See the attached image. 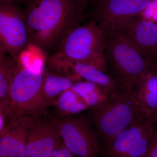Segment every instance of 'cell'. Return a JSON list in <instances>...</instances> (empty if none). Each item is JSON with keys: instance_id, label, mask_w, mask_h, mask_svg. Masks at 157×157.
Segmentation results:
<instances>
[{"instance_id": "cell-15", "label": "cell", "mask_w": 157, "mask_h": 157, "mask_svg": "<svg viewBox=\"0 0 157 157\" xmlns=\"http://www.w3.org/2000/svg\"><path fill=\"white\" fill-rule=\"evenodd\" d=\"M133 93L147 115L157 118V70L154 69L144 76Z\"/></svg>"}, {"instance_id": "cell-11", "label": "cell", "mask_w": 157, "mask_h": 157, "mask_svg": "<svg viewBox=\"0 0 157 157\" xmlns=\"http://www.w3.org/2000/svg\"><path fill=\"white\" fill-rule=\"evenodd\" d=\"M62 141L57 120L47 116L35 119L29 132L25 157H48Z\"/></svg>"}, {"instance_id": "cell-13", "label": "cell", "mask_w": 157, "mask_h": 157, "mask_svg": "<svg viewBox=\"0 0 157 157\" xmlns=\"http://www.w3.org/2000/svg\"><path fill=\"white\" fill-rule=\"evenodd\" d=\"M48 67L84 78L86 81L103 87L111 95L126 91L117 79L91 65L78 62H61L48 65Z\"/></svg>"}, {"instance_id": "cell-25", "label": "cell", "mask_w": 157, "mask_h": 157, "mask_svg": "<svg viewBox=\"0 0 157 157\" xmlns=\"http://www.w3.org/2000/svg\"></svg>"}, {"instance_id": "cell-7", "label": "cell", "mask_w": 157, "mask_h": 157, "mask_svg": "<svg viewBox=\"0 0 157 157\" xmlns=\"http://www.w3.org/2000/svg\"><path fill=\"white\" fill-rule=\"evenodd\" d=\"M156 119L147 118L124 130L100 151V156L146 157L154 134Z\"/></svg>"}, {"instance_id": "cell-2", "label": "cell", "mask_w": 157, "mask_h": 157, "mask_svg": "<svg viewBox=\"0 0 157 157\" xmlns=\"http://www.w3.org/2000/svg\"><path fill=\"white\" fill-rule=\"evenodd\" d=\"M46 58L42 51L30 45L16 60L10 90L12 121L47 116L48 105L43 91Z\"/></svg>"}, {"instance_id": "cell-1", "label": "cell", "mask_w": 157, "mask_h": 157, "mask_svg": "<svg viewBox=\"0 0 157 157\" xmlns=\"http://www.w3.org/2000/svg\"><path fill=\"white\" fill-rule=\"evenodd\" d=\"M89 0H24L30 45L46 54L56 50L85 17Z\"/></svg>"}, {"instance_id": "cell-12", "label": "cell", "mask_w": 157, "mask_h": 157, "mask_svg": "<svg viewBox=\"0 0 157 157\" xmlns=\"http://www.w3.org/2000/svg\"><path fill=\"white\" fill-rule=\"evenodd\" d=\"M35 118L22 117L11 121L0 133V157H25L29 132Z\"/></svg>"}, {"instance_id": "cell-21", "label": "cell", "mask_w": 157, "mask_h": 157, "mask_svg": "<svg viewBox=\"0 0 157 157\" xmlns=\"http://www.w3.org/2000/svg\"><path fill=\"white\" fill-rule=\"evenodd\" d=\"M24 0H0V3L6 4H17L19 5L21 2H23Z\"/></svg>"}, {"instance_id": "cell-3", "label": "cell", "mask_w": 157, "mask_h": 157, "mask_svg": "<svg viewBox=\"0 0 157 157\" xmlns=\"http://www.w3.org/2000/svg\"><path fill=\"white\" fill-rule=\"evenodd\" d=\"M93 110L92 121L100 151L124 130L150 117L144 111L134 93L127 91L111 95Z\"/></svg>"}, {"instance_id": "cell-10", "label": "cell", "mask_w": 157, "mask_h": 157, "mask_svg": "<svg viewBox=\"0 0 157 157\" xmlns=\"http://www.w3.org/2000/svg\"><path fill=\"white\" fill-rule=\"evenodd\" d=\"M154 0H96L91 15L103 30H113L141 15Z\"/></svg>"}, {"instance_id": "cell-6", "label": "cell", "mask_w": 157, "mask_h": 157, "mask_svg": "<svg viewBox=\"0 0 157 157\" xmlns=\"http://www.w3.org/2000/svg\"><path fill=\"white\" fill-rule=\"evenodd\" d=\"M59 135L65 146L78 157H100L92 123L83 116H69L57 120Z\"/></svg>"}, {"instance_id": "cell-9", "label": "cell", "mask_w": 157, "mask_h": 157, "mask_svg": "<svg viewBox=\"0 0 157 157\" xmlns=\"http://www.w3.org/2000/svg\"><path fill=\"white\" fill-rule=\"evenodd\" d=\"M112 31L135 48L154 68L157 56V22L140 15Z\"/></svg>"}, {"instance_id": "cell-24", "label": "cell", "mask_w": 157, "mask_h": 157, "mask_svg": "<svg viewBox=\"0 0 157 157\" xmlns=\"http://www.w3.org/2000/svg\"><path fill=\"white\" fill-rule=\"evenodd\" d=\"M156 120H157V118H156Z\"/></svg>"}, {"instance_id": "cell-18", "label": "cell", "mask_w": 157, "mask_h": 157, "mask_svg": "<svg viewBox=\"0 0 157 157\" xmlns=\"http://www.w3.org/2000/svg\"><path fill=\"white\" fill-rule=\"evenodd\" d=\"M55 103L59 118L75 115L89 108L83 100L71 89L62 93Z\"/></svg>"}, {"instance_id": "cell-8", "label": "cell", "mask_w": 157, "mask_h": 157, "mask_svg": "<svg viewBox=\"0 0 157 157\" xmlns=\"http://www.w3.org/2000/svg\"><path fill=\"white\" fill-rule=\"evenodd\" d=\"M30 45L24 9L0 3V48L16 60Z\"/></svg>"}, {"instance_id": "cell-20", "label": "cell", "mask_w": 157, "mask_h": 157, "mask_svg": "<svg viewBox=\"0 0 157 157\" xmlns=\"http://www.w3.org/2000/svg\"><path fill=\"white\" fill-rule=\"evenodd\" d=\"M146 157H157V121H155V131Z\"/></svg>"}, {"instance_id": "cell-4", "label": "cell", "mask_w": 157, "mask_h": 157, "mask_svg": "<svg viewBox=\"0 0 157 157\" xmlns=\"http://www.w3.org/2000/svg\"><path fill=\"white\" fill-rule=\"evenodd\" d=\"M61 62L88 64L107 73L105 34L97 21L92 20L73 29L56 51L46 58L47 64Z\"/></svg>"}, {"instance_id": "cell-17", "label": "cell", "mask_w": 157, "mask_h": 157, "mask_svg": "<svg viewBox=\"0 0 157 157\" xmlns=\"http://www.w3.org/2000/svg\"><path fill=\"white\" fill-rule=\"evenodd\" d=\"M71 89L92 109L102 105L111 95L103 87L87 81L77 82Z\"/></svg>"}, {"instance_id": "cell-19", "label": "cell", "mask_w": 157, "mask_h": 157, "mask_svg": "<svg viewBox=\"0 0 157 157\" xmlns=\"http://www.w3.org/2000/svg\"><path fill=\"white\" fill-rule=\"evenodd\" d=\"M48 157H78L70 151L65 146L62 141L61 143L52 152Z\"/></svg>"}, {"instance_id": "cell-23", "label": "cell", "mask_w": 157, "mask_h": 157, "mask_svg": "<svg viewBox=\"0 0 157 157\" xmlns=\"http://www.w3.org/2000/svg\"><path fill=\"white\" fill-rule=\"evenodd\" d=\"M89 1L90 2H94V1H96V0H89Z\"/></svg>"}, {"instance_id": "cell-5", "label": "cell", "mask_w": 157, "mask_h": 157, "mask_svg": "<svg viewBox=\"0 0 157 157\" xmlns=\"http://www.w3.org/2000/svg\"><path fill=\"white\" fill-rule=\"evenodd\" d=\"M103 30L108 70L125 90L133 92L140 79L155 69L115 32Z\"/></svg>"}, {"instance_id": "cell-22", "label": "cell", "mask_w": 157, "mask_h": 157, "mask_svg": "<svg viewBox=\"0 0 157 157\" xmlns=\"http://www.w3.org/2000/svg\"><path fill=\"white\" fill-rule=\"evenodd\" d=\"M154 68L155 70H157V56L156 58L155 61Z\"/></svg>"}, {"instance_id": "cell-16", "label": "cell", "mask_w": 157, "mask_h": 157, "mask_svg": "<svg viewBox=\"0 0 157 157\" xmlns=\"http://www.w3.org/2000/svg\"><path fill=\"white\" fill-rule=\"evenodd\" d=\"M16 60L0 48V107H11L10 90Z\"/></svg>"}, {"instance_id": "cell-14", "label": "cell", "mask_w": 157, "mask_h": 157, "mask_svg": "<svg viewBox=\"0 0 157 157\" xmlns=\"http://www.w3.org/2000/svg\"><path fill=\"white\" fill-rule=\"evenodd\" d=\"M45 67L43 82L44 97L48 105L54 104L59 96L65 91L70 89L80 77L63 71H57Z\"/></svg>"}]
</instances>
